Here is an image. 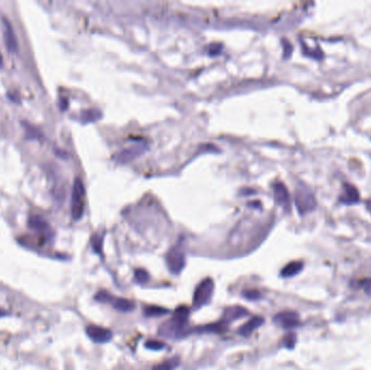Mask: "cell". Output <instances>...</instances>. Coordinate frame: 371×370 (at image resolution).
I'll use <instances>...</instances> for the list:
<instances>
[{"instance_id": "obj_1", "label": "cell", "mask_w": 371, "mask_h": 370, "mask_svg": "<svg viewBox=\"0 0 371 370\" xmlns=\"http://www.w3.org/2000/svg\"><path fill=\"white\" fill-rule=\"evenodd\" d=\"M188 316H189V309L187 307L181 306L177 308L173 317L162 324L159 328V334L164 338H176L187 326Z\"/></svg>"}, {"instance_id": "obj_2", "label": "cell", "mask_w": 371, "mask_h": 370, "mask_svg": "<svg viewBox=\"0 0 371 370\" xmlns=\"http://www.w3.org/2000/svg\"><path fill=\"white\" fill-rule=\"evenodd\" d=\"M295 205L300 214H306L316 208V198L311 190L301 184L295 190Z\"/></svg>"}, {"instance_id": "obj_3", "label": "cell", "mask_w": 371, "mask_h": 370, "mask_svg": "<svg viewBox=\"0 0 371 370\" xmlns=\"http://www.w3.org/2000/svg\"><path fill=\"white\" fill-rule=\"evenodd\" d=\"M85 208V188H84L83 181L80 178H76L74 181L73 192H72V217L73 219L78 220L84 214Z\"/></svg>"}, {"instance_id": "obj_4", "label": "cell", "mask_w": 371, "mask_h": 370, "mask_svg": "<svg viewBox=\"0 0 371 370\" xmlns=\"http://www.w3.org/2000/svg\"><path fill=\"white\" fill-rule=\"evenodd\" d=\"M213 292H214V281L213 279L206 278L201 281L194 293V300H192L194 306L196 308L204 306L211 301Z\"/></svg>"}, {"instance_id": "obj_5", "label": "cell", "mask_w": 371, "mask_h": 370, "mask_svg": "<svg viewBox=\"0 0 371 370\" xmlns=\"http://www.w3.org/2000/svg\"><path fill=\"white\" fill-rule=\"evenodd\" d=\"M166 264L168 269L171 270V273L175 275L179 274L184 269L186 264L184 252L178 246L172 248L166 255Z\"/></svg>"}, {"instance_id": "obj_6", "label": "cell", "mask_w": 371, "mask_h": 370, "mask_svg": "<svg viewBox=\"0 0 371 370\" xmlns=\"http://www.w3.org/2000/svg\"><path fill=\"white\" fill-rule=\"evenodd\" d=\"M274 322L283 327L284 329H292L299 327L300 325V316L293 310H284L276 315L274 317Z\"/></svg>"}, {"instance_id": "obj_7", "label": "cell", "mask_w": 371, "mask_h": 370, "mask_svg": "<svg viewBox=\"0 0 371 370\" xmlns=\"http://www.w3.org/2000/svg\"><path fill=\"white\" fill-rule=\"evenodd\" d=\"M86 333L93 342L96 343H107L112 339L113 334L110 330L99 326L90 325L86 328Z\"/></svg>"}, {"instance_id": "obj_8", "label": "cell", "mask_w": 371, "mask_h": 370, "mask_svg": "<svg viewBox=\"0 0 371 370\" xmlns=\"http://www.w3.org/2000/svg\"><path fill=\"white\" fill-rule=\"evenodd\" d=\"M3 23V39L6 47L10 52L16 53L18 51V41L14 35L13 28L7 18H2Z\"/></svg>"}, {"instance_id": "obj_9", "label": "cell", "mask_w": 371, "mask_h": 370, "mask_svg": "<svg viewBox=\"0 0 371 370\" xmlns=\"http://www.w3.org/2000/svg\"><path fill=\"white\" fill-rule=\"evenodd\" d=\"M274 196L277 203L284 209L290 208V195L283 182H276L274 185Z\"/></svg>"}, {"instance_id": "obj_10", "label": "cell", "mask_w": 371, "mask_h": 370, "mask_svg": "<svg viewBox=\"0 0 371 370\" xmlns=\"http://www.w3.org/2000/svg\"><path fill=\"white\" fill-rule=\"evenodd\" d=\"M359 200V192L354 186L345 184L343 186L342 195L340 196V202L345 204H354Z\"/></svg>"}, {"instance_id": "obj_11", "label": "cell", "mask_w": 371, "mask_h": 370, "mask_svg": "<svg viewBox=\"0 0 371 370\" xmlns=\"http://www.w3.org/2000/svg\"><path fill=\"white\" fill-rule=\"evenodd\" d=\"M249 315V312L242 306H231L226 308L224 313V323L227 324L228 322H234L236 319H240L242 317Z\"/></svg>"}, {"instance_id": "obj_12", "label": "cell", "mask_w": 371, "mask_h": 370, "mask_svg": "<svg viewBox=\"0 0 371 370\" xmlns=\"http://www.w3.org/2000/svg\"><path fill=\"white\" fill-rule=\"evenodd\" d=\"M264 323V319L261 316H255L251 318L249 322L245 323L242 327L239 329V333L243 337H249V335L254 331V330L259 329Z\"/></svg>"}, {"instance_id": "obj_13", "label": "cell", "mask_w": 371, "mask_h": 370, "mask_svg": "<svg viewBox=\"0 0 371 370\" xmlns=\"http://www.w3.org/2000/svg\"><path fill=\"white\" fill-rule=\"evenodd\" d=\"M145 150H146V147L142 145L131 147V149L124 150L122 152V153L120 154V160L122 162H128L132 159H135V157H137L139 154H141Z\"/></svg>"}, {"instance_id": "obj_14", "label": "cell", "mask_w": 371, "mask_h": 370, "mask_svg": "<svg viewBox=\"0 0 371 370\" xmlns=\"http://www.w3.org/2000/svg\"><path fill=\"white\" fill-rule=\"evenodd\" d=\"M28 225L32 229L39 231V233H49V225L46 223V220L39 216H31V218L28 220Z\"/></svg>"}, {"instance_id": "obj_15", "label": "cell", "mask_w": 371, "mask_h": 370, "mask_svg": "<svg viewBox=\"0 0 371 370\" xmlns=\"http://www.w3.org/2000/svg\"><path fill=\"white\" fill-rule=\"evenodd\" d=\"M112 305L113 307L120 310V312H131L133 307H135V303L132 301L121 298H115L112 302Z\"/></svg>"}, {"instance_id": "obj_16", "label": "cell", "mask_w": 371, "mask_h": 370, "mask_svg": "<svg viewBox=\"0 0 371 370\" xmlns=\"http://www.w3.org/2000/svg\"><path fill=\"white\" fill-rule=\"evenodd\" d=\"M302 269H303V263L291 262L288 265H285L283 270H281V276L283 277H293V276L298 275Z\"/></svg>"}, {"instance_id": "obj_17", "label": "cell", "mask_w": 371, "mask_h": 370, "mask_svg": "<svg viewBox=\"0 0 371 370\" xmlns=\"http://www.w3.org/2000/svg\"><path fill=\"white\" fill-rule=\"evenodd\" d=\"M143 312H145L147 317H159L166 315L168 313V309L161 306H155V305H149V306L145 307Z\"/></svg>"}, {"instance_id": "obj_18", "label": "cell", "mask_w": 371, "mask_h": 370, "mask_svg": "<svg viewBox=\"0 0 371 370\" xmlns=\"http://www.w3.org/2000/svg\"><path fill=\"white\" fill-rule=\"evenodd\" d=\"M22 125L24 126V128H25L27 138H32V139H37V138H42L41 131H39L35 126L31 125V124H29V123H27L25 121L22 122Z\"/></svg>"}, {"instance_id": "obj_19", "label": "cell", "mask_w": 371, "mask_h": 370, "mask_svg": "<svg viewBox=\"0 0 371 370\" xmlns=\"http://www.w3.org/2000/svg\"><path fill=\"white\" fill-rule=\"evenodd\" d=\"M178 366V359L172 358L168 361L163 362L153 368V370H174Z\"/></svg>"}, {"instance_id": "obj_20", "label": "cell", "mask_w": 371, "mask_h": 370, "mask_svg": "<svg viewBox=\"0 0 371 370\" xmlns=\"http://www.w3.org/2000/svg\"><path fill=\"white\" fill-rule=\"evenodd\" d=\"M96 301H98V302H101V303H111L113 301H114V297H113L112 294H110L109 292H107V291H100V292H98L96 294L95 297Z\"/></svg>"}, {"instance_id": "obj_21", "label": "cell", "mask_w": 371, "mask_h": 370, "mask_svg": "<svg viewBox=\"0 0 371 370\" xmlns=\"http://www.w3.org/2000/svg\"><path fill=\"white\" fill-rule=\"evenodd\" d=\"M135 279L137 283H146L148 280H149V274L146 269L142 268H138L135 270Z\"/></svg>"}, {"instance_id": "obj_22", "label": "cell", "mask_w": 371, "mask_h": 370, "mask_svg": "<svg viewBox=\"0 0 371 370\" xmlns=\"http://www.w3.org/2000/svg\"><path fill=\"white\" fill-rule=\"evenodd\" d=\"M100 117V112L96 110H88L83 113L84 122H93Z\"/></svg>"}, {"instance_id": "obj_23", "label": "cell", "mask_w": 371, "mask_h": 370, "mask_svg": "<svg viewBox=\"0 0 371 370\" xmlns=\"http://www.w3.org/2000/svg\"><path fill=\"white\" fill-rule=\"evenodd\" d=\"M91 244H92L93 250H95V252L98 254H100L101 251H102V238L101 237H99V236L92 237Z\"/></svg>"}, {"instance_id": "obj_24", "label": "cell", "mask_w": 371, "mask_h": 370, "mask_svg": "<svg viewBox=\"0 0 371 370\" xmlns=\"http://www.w3.org/2000/svg\"><path fill=\"white\" fill-rule=\"evenodd\" d=\"M295 342H296V335L294 333H288L285 335V337L284 338V344L285 348H294L295 345Z\"/></svg>"}, {"instance_id": "obj_25", "label": "cell", "mask_w": 371, "mask_h": 370, "mask_svg": "<svg viewBox=\"0 0 371 370\" xmlns=\"http://www.w3.org/2000/svg\"><path fill=\"white\" fill-rule=\"evenodd\" d=\"M146 348H149V349H152V351H160V349L165 348V344L163 342L154 341V340H152V341H148L146 343Z\"/></svg>"}, {"instance_id": "obj_26", "label": "cell", "mask_w": 371, "mask_h": 370, "mask_svg": "<svg viewBox=\"0 0 371 370\" xmlns=\"http://www.w3.org/2000/svg\"><path fill=\"white\" fill-rule=\"evenodd\" d=\"M360 285L368 295H371V278H367L360 281Z\"/></svg>"}, {"instance_id": "obj_27", "label": "cell", "mask_w": 371, "mask_h": 370, "mask_svg": "<svg viewBox=\"0 0 371 370\" xmlns=\"http://www.w3.org/2000/svg\"><path fill=\"white\" fill-rule=\"evenodd\" d=\"M244 297L247 298L249 300H251V301H253V300L259 299L261 297V294H260L259 291L252 290V291H247V292H245L244 293Z\"/></svg>"}, {"instance_id": "obj_28", "label": "cell", "mask_w": 371, "mask_h": 370, "mask_svg": "<svg viewBox=\"0 0 371 370\" xmlns=\"http://www.w3.org/2000/svg\"><path fill=\"white\" fill-rule=\"evenodd\" d=\"M284 58H289L291 56V52H292V46L291 44L289 42L286 41H284Z\"/></svg>"}, {"instance_id": "obj_29", "label": "cell", "mask_w": 371, "mask_h": 370, "mask_svg": "<svg viewBox=\"0 0 371 370\" xmlns=\"http://www.w3.org/2000/svg\"><path fill=\"white\" fill-rule=\"evenodd\" d=\"M7 315H8V313H7V312H3V310L0 309V317H2V316H7Z\"/></svg>"}, {"instance_id": "obj_30", "label": "cell", "mask_w": 371, "mask_h": 370, "mask_svg": "<svg viewBox=\"0 0 371 370\" xmlns=\"http://www.w3.org/2000/svg\"><path fill=\"white\" fill-rule=\"evenodd\" d=\"M0 63H1V56H0Z\"/></svg>"}]
</instances>
